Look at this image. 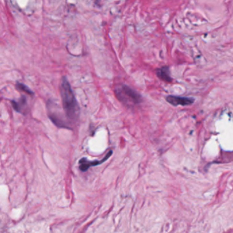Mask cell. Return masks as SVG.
Segmentation results:
<instances>
[{"instance_id": "cell-1", "label": "cell", "mask_w": 233, "mask_h": 233, "mask_svg": "<svg viewBox=\"0 0 233 233\" xmlns=\"http://www.w3.org/2000/svg\"><path fill=\"white\" fill-rule=\"evenodd\" d=\"M60 94L63 109L67 119L72 122H76L79 119L80 109L70 83L65 77L62 79Z\"/></svg>"}, {"instance_id": "cell-2", "label": "cell", "mask_w": 233, "mask_h": 233, "mask_svg": "<svg viewBox=\"0 0 233 233\" xmlns=\"http://www.w3.org/2000/svg\"><path fill=\"white\" fill-rule=\"evenodd\" d=\"M115 94L118 100L127 107L135 106L142 101L141 95L126 85L118 86L115 88Z\"/></svg>"}, {"instance_id": "cell-3", "label": "cell", "mask_w": 233, "mask_h": 233, "mask_svg": "<svg viewBox=\"0 0 233 233\" xmlns=\"http://www.w3.org/2000/svg\"><path fill=\"white\" fill-rule=\"evenodd\" d=\"M47 108L49 119L55 125L60 128H70L68 125V123L64 119L63 115L57 110V107H55V105H52V102H49Z\"/></svg>"}, {"instance_id": "cell-4", "label": "cell", "mask_w": 233, "mask_h": 233, "mask_svg": "<svg viewBox=\"0 0 233 233\" xmlns=\"http://www.w3.org/2000/svg\"><path fill=\"white\" fill-rule=\"evenodd\" d=\"M112 151H110L106 155H105V157L103 159L100 161H89L86 158H82V159H81L79 161V169L82 170V172H86V171L88 170L90 167L100 165V164L105 162L107 159H109L111 154H112Z\"/></svg>"}, {"instance_id": "cell-5", "label": "cell", "mask_w": 233, "mask_h": 233, "mask_svg": "<svg viewBox=\"0 0 233 233\" xmlns=\"http://www.w3.org/2000/svg\"><path fill=\"white\" fill-rule=\"evenodd\" d=\"M166 101L170 104L174 105V106H187L194 103V98L190 97H179V96L169 95L166 97Z\"/></svg>"}, {"instance_id": "cell-6", "label": "cell", "mask_w": 233, "mask_h": 233, "mask_svg": "<svg viewBox=\"0 0 233 233\" xmlns=\"http://www.w3.org/2000/svg\"><path fill=\"white\" fill-rule=\"evenodd\" d=\"M11 103L12 105V107H13V108L17 112L23 114H27V110H28V106H27L26 98L24 97H22L17 101H12Z\"/></svg>"}, {"instance_id": "cell-7", "label": "cell", "mask_w": 233, "mask_h": 233, "mask_svg": "<svg viewBox=\"0 0 233 233\" xmlns=\"http://www.w3.org/2000/svg\"><path fill=\"white\" fill-rule=\"evenodd\" d=\"M157 75L159 79L166 82H172V79L170 75L169 68L167 66H163L160 68H158L156 70Z\"/></svg>"}, {"instance_id": "cell-8", "label": "cell", "mask_w": 233, "mask_h": 233, "mask_svg": "<svg viewBox=\"0 0 233 233\" xmlns=\"http://www.w3.org/2000/svg\"><path fill=\"white\" fill-rule=\"evenodd\" d=\"M17 88L19 90H21V91H23L24 92L27 93V94H30V95L34 94L33 92L31 90L28 88V87H27L26 85L23 84V83H21L18 82L17 83Z\"/></svg>"}, {"instance_id": "cell-9", "label": "cell", "mask_w": 233, "mask_h": 233, "mask_svg": "<svg viewBox=\"0 0 233 233\" xmlns=\"http://www.w3.org/2000/svg\"><path fill=\"white\" fill-rule=\"evenodd\" d=\"M99 1H100V0H97V2H98Z\"/></svg>"}]
</instances>
